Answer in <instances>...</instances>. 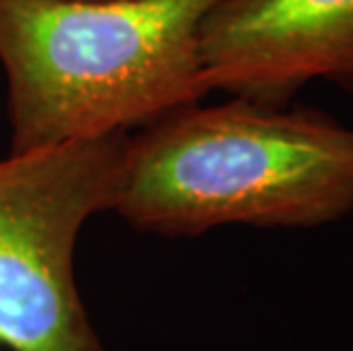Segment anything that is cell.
I'll list each match as a JSON object with an SVG mask.
<instances>
[{"instance_id": "1", "label": "cell", "mask_w": 353, "mask_h": 351, "mask_svg": "<svg viewBox=\"0 0 353 351\" xmlns=\"http://www.w3.org/2000/svg\"><path fill=\"white\" fill-rule=\"evenodd\" d=\"M112 212L141 233L319 228L353 214V126L232 96L128 135Z\"/></svg>"}, {"instance_id": "2", "label": "cell", "mask_w": 353, "mask_h": 351, "mask_svg": "<svg viewBox=\"0 0 353 351\" xmlns=\"http://www.w3.org/2000/svg\"><path fill=\"white\" fill-rule=\"evenodd\" d=\"M216 0H0L10 153L130 135L208 96Z\"/></svg>"}, {"instance_id": "3", "label": "cell", "mask_w": 353, "mask_h": 351, "mask_svg": "<svg viewBox=\"0 0 353 351\" xmlns=\"http://www.w3.org/2000/svg\"><path fill=\"white\" fill-rule=\"evenodd\" d=\"M128 135L10 153L0 160V345L103 351L76 283V246L112 210Z\"/></svg>"}, {"instance_id": "4", "label": "cell", "mask_w": 353, "mask_h": 351, "mask_svg": "<svg viewBox=\"0 0 353 351\" xmlns=\"http://www.w3.org/2000/svg\"><path fill=\"white\" fill-rule=\"evenodd\" d=\"M199 53L208 92L276 108L312 80L353 94V0H216Z\"/></svg>"}]
</instances>
